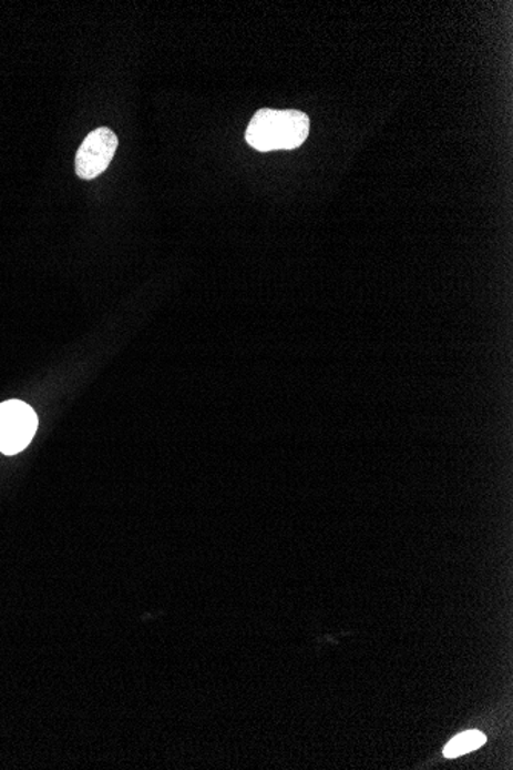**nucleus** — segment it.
<instances>
[{
    "label": "nucleus",
    "mask_w": 513,
    "mask_h": 770,
    "mask_svg": "<svg viewBox=\"0 0 513 770\" xmlns=\"http://www.w3.org/2000/svg\"><path fill=\"white\" fill-rule=\"evenodd\" d=\"M309 118L296 110H258L246 128V142L261 153L294 150L308 139Z\"/></svg>",
    "instance_id": "nucleus-1"
},
{
    "label": "nucleus",
    "mask_w": 513,
    "mask_h": 770,
    "mask_svg": "<svg viewBox=\"0 0 513 770\" xmlns=\"http://www.w3.org/2000/svg\"><path fill=\"white\" fill-rule=\"evenodd\" d=\"M38 416L22 401H8L0 405V453L16 456L33 440L38 430Z\"/></svg>",
    "instance_id": "nucleus-2"
},
{
    "label": "nucleus",
    "mask_w": 513,
    "mask_h": 770,
    "mask_svg": "<svg viewBox=\"0 0 513 770\" xmlns=\"http://www.w3.org/2000/svg\"><path fill=\"white\" fill-rule=\"evenodd\" d=\"M484 743H486V736H484V733H481L480 730H468V732L460 733L459 737L449 741L447 748H444V757H461L464 756V753L481 748Z\"/></svg>",
    "instance_id": "nucleus-4"
},
{
    "label": "nucleus",
    "mask_w": 513,
    "mask_h": 770,
    "mask_svg": "<svg viewBox=\"0 0 513 770\" xmlns=\"http://www.w3.org/2000/svg\"><path fill=\"white\" fill-rule=\"evenodd\" d=\"M117 146V135L110 128L91 131L75 155V173L83 181L99 178L110 166Z\"/></svg>",
    "instance_id": "nucleus-3"
}]
</instances>
